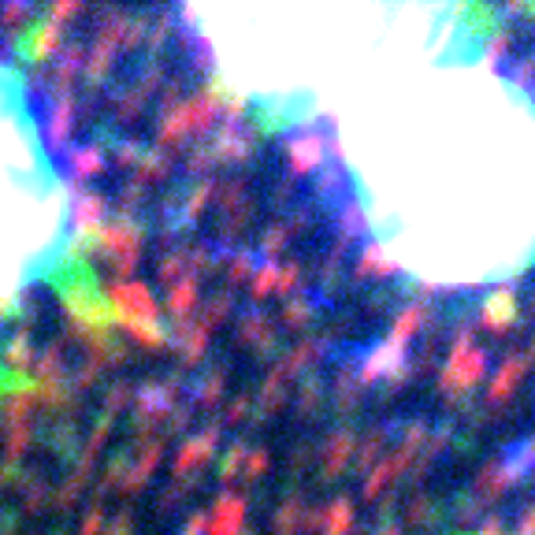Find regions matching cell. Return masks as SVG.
<instances>
[{"instance_id":"obj_13","label":"cell","mask_w":535,"mask_h":535,"mask_svg":"<svg viewBox=\"0 0 535 535\" xmlns=\"http://www.w3.org/2000/svg\"><path fill=\"white\" fill-rule=\"evenodd\" d=\"M379 535H402V531H398V528H383Z\"/></svg>"},{"instance_id":"obj_6","label":"cell","mask_w":535,"mask_h":535,"mask_svg":"<svg viewBox=\"0 0 535 535\" xmlns=\"http://www.w3.org/2000/svg\"><path fill=\"white\" fill-rule=\"evenodd\" d=\"M402 357H405V354H402V346L390 342L387 349H379V354L364 364V379H379V376H387V372H395V368L402 364Z\"/></svg>"},{"instance_id":"obj_12","label":"cell","mask_w":535,"mask_h":535,"mask_svg":"<svg viewBox=\"0 0 535 535\" xmlns=\"http://www.w3.org/2000/svg\"><path fill=\"white\" fill-rule=\"evenodd\" d=\"M521 535H535V506L521 513Z\"/></svg>"},{"instance_id":"obj_5","label":"cell","mask_w":535,"mask_h":535,"mask_svg":"<svg viewBox=\"0 0 535 535\" xmlns=\"http://www.w3.org/2000/svg\"><path fill=\"white\" fill-rule=\"evenodd\" d=\"M509 320H513V294L506 291V294H495V298L487 301V308H483V323H487L495 335H502L506 327H509Z\"/></svg>"},{"instance_id":"obj_9","label":"cell","mask_w":535,"mask_h":535,"mask_svg":"<svg viewBox=\"0 0 535 535\" xmlns=\"http://www.w3.org/2000/svg\"><path fill=\"white\" fill-rule=\"evenodd\" d=\"M405 521H409V524H417V528L435 524V506H431V499H413V502H409Z\"/></svg>"},{"instance_id":"obj_1","label":"cell","mask_w":535,"mask_h":535,"mask_svg":"<svg viewBox=\"0 0 535 535\" xmlns=\"http://www.w3.org/2000/svg\"><path fill=\"white\" fill-rule=\"evenodd\" d=\"M60 228L56 175L19 82L0 68V298L23 286L49 257Z\"/></svg>"},{"instance_id":"obj_10","label":"cell","mask_w":535,"mask_h":535,"mask_svg":"<svg viewBox=\"0 0 535 535\" xmlns=\"http://www.w3.org/2000/svg\"><path fill=\"white\" fill-rule=\"evenodd\" d=\"M379 443H383V427H376L372 435L364 439V450H361V465H368V461L376 458V450H379Z\"/></svg>"},{"instance_id":"obj_7","label":"cell","mask_w":535,"mask_h":535,"mask_svg":"<svg viewBox=\"0 0 535 535\" xmlns=\"http://www.w3.org/2000/svg\"><path fill=\"white\" fill-rule=\"evenodd\" d=\"M420 323H424V305H409L405 313L395 320V331H390V342L395 346H405L409 335H417L420 331Z\"/></svg>"},{"instance_id":"obj_11","label":"cell","mask_w":535,"mask_h":535,"mask_svg":"<svg viewBox=\"0 0 535 535\" xmlns=\"http://www.w3.org/2000/svg\"><path fill=\"white\" fill-rule=\"evenodd\" d=\"M346 454H349V435H339V439H335V450H331V472L342 468Z\"/></svg>"},{"instance_id":"obj_14","label":"cell","mask_w":535,"mask_h":535,"mask_svg":"<svg viewBox=\"0 0 535 535\" xmlns=\"http://www.w3.org/2000/svg\"><path fill=\"white\" fill-rule=\"evenodd\" d=\"M483 535H502V531H499V528H487V531H483Z\"/></svg>"},{"instance_id":"obj_2","label":"cell","mask_w":535,"mask_h":535,"mask_svg":"<svg viewBox=\"0 0 535 535\" xmlns=\"http://www.w3.org/2000/svg\"><path fill=\"white\" fill-rule=\"evenodd\" d=\"M483 372H487V354L468 335H461L446 357V368L439 376V390L446 398H461L465 390H472L483 379Z\"/></svg>"},{"instance_id":"obj_4","label":"cell","mask_w":535,"mask_h":535,"mask_svg":"<svg viewBox=\"0 0 535 535\" xmlns=\"http://www.w3.org/2000/svg\"><path fill=\"white\" fill-rule=\"evenodd\" d=\"M524 372H528V357L524 354H513V357H506V364L495 372V379H491V387H487V402H506L513 390L521 387V379H524Z\"/></svg>"},{"instance_id":"obj_3","label":"cell","mask_w":535,"mask_h":535,"mask_svg":"<svg viewBox=\"0 0 535 535\" xmlns=\"http://www.w3.org/2000/svg\"><path fill=\"white\" fill-rule=\"evenodd\" d=\"M413 454H417V450H409V446H398L395 454H387V458L379 461V468L372 472V476H368V483H364V499H376L383 487H390V483H395V480L402 476V472L409 468V461H413Z\"/></svg>"},{"instance_id":"obj_8","label":"cell","mask_w":535,"mask_h":535,"mask_svg":"<svg viewBox=\"0 0 535 535\" xmlns=\"http://www.w3.org/2000/svg\"><path fill=\"white\" fill-rule=\"evenodd\" d=\"M390 272H395V264L383 260V253L376 250V245H368L361 264H357V275H390Z\"/></svg>"}]
</instances>
